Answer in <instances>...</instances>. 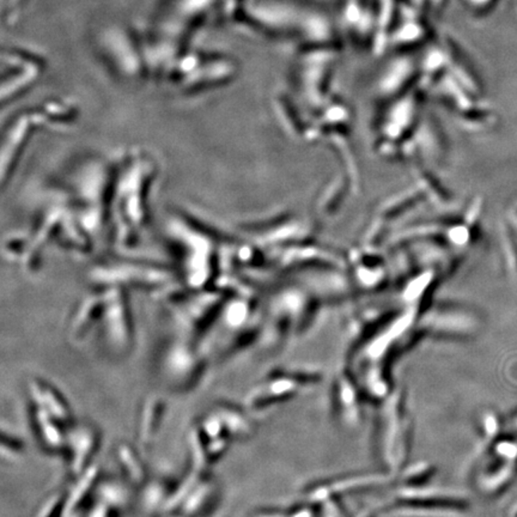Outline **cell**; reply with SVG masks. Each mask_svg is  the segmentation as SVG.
Here are the masks:
<instances>
[{"instance_id":"ba28073f","label":"cell","mask_w":517,"mask_h":517,"mask_svg":"<svg viewBox=\"0 0 517 517\" xmlns=\"http://www.w3.org/2000/svg\"><path fill=\"white\" fill-rule=\"evenodd\" d=\"M515 219H516V222H517V208H516V211H515Z\"/></svg>"},{"instance_id":"52a82bcc","label":"cell","mask_w":517,"mask_h":517,"mask_svg":"<svg viewBox=\"0 0 517 517\" xmlns=\"http://www.w3.org/2000/svg\"><path fill=\"white\" fill-rule=\"evenodd\" d=\"M506 251L509 255L510 267L517 275V239L511 232L506 234Z\"/></svg>"},{"instance_id":"5b68a950","label":"cell","mask_w":517,"mask_h":517,"mask_svg":"<svg viewBox=\"0 0 517 517\" xmlns=\"http://www.w3.org/2000/svg\"><path fill=\"white\" fill-rule=\"evenodd\" d=\"M32 397L35 400L42 401L39 409L49 413L51 417L58 418L61 422H66L70 419V410L59 394L56 395V390L52 387L44 385V382L36 381L32 385Z\"/></svg>"},{"instance_id":"7a4b0ae2","label":"cell","mask_w":517,"mask_h":517,"mask_svg":"<svg viewBox=\"0 0 517 517\" xmlns=\"http://www.w3.org/2000/svg\"><path fill=\"white\" fill-rule=\"evenodd\" d=\"M308 373H291L280 374L277 378L258 387V390L251 394V405L255 407L267 406L277 400L289 399L296 395L304 387L311 386L318 382V375H306Z\"/></svg>"},{"instance_id":"277c9868","label":"cell","mask_w":517,"mask_h":517,"mask_svg":"<svg viewBox=\"0 0 517 517\" xmlns=\"http://www.w3.org/2000/svg\"><path fill=\"white\" fill-rule=\"evenodd\" d=\"M335 401L337 411L347 424L354 425L359 419V394L354 382L347 375H342L337 380L335 390Z\"/></svg>"},{"instance_id":"6da1fadb","label":"cell","mask_w":517,"mask_h":517,"mask_svg":"<svg viewBox=\"0 0 517 517\" xmlns=\"http://www.w3.org/2000/svg\"><path fill=\"white\" fill-rule=\"evenodd\" d=\"M401 394L394 393L383 402L378 418V449L390 468H398L409 449L410 425L407 422Z\"/></svg>"},{"instance_id":"3957f363","label":"cell","mask_w":517,"mask_h":517,"mask_svg":"<svg viewBox=\"0 0 517 517\" xmlns=\"http://www.w3.org/2000/svg\"><path fill=\"white\" fill-rule=\"evenodd\" d=\"M387 475L385 474H362V475H354V477L338 479L335 482H325L318 485L313 486L308 490L306 497L313 502H323L330 498H335L337 494L354 491L357 489H363L366 486L380 485L386 482Z\"/></svg>"},{"instance_id":"8992f818","label":"cell","mask_w":517,"mask_h":517,"mask_svg":"<svg viewBox=\"0 0 517 517\" xmlns=\"http://www.w3.org/2000/svg\"><path fill=\"white\" fill-rule=\"evenodd\" d=\"M72 442V468L76 472V468H82L89 459L92 458V454L95 453L96 442L97 436L95 431L89 429L87 426L80 428L77 430L75 436L71 438Z\"/></svg>"}]
</instances>
